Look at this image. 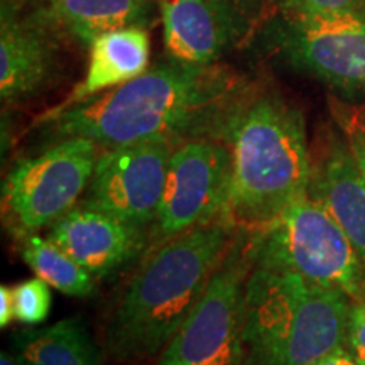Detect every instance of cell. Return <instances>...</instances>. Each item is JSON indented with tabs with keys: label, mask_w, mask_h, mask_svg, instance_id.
I'll list each match as a JSON object with an SVG mask.
<instances>
[{
	"label": "cell",
	"mask_w": 365,
	"mask_h": 365,
	"mask_svg": "<svg viewBox=\"0 0 365 365\" xmlns=\"http://www.w3.org/2000/svg\"><path fill=\"white\" fill-rule=\"evenodd\" d=\"M282 6L318 12L360 11L365 9V0H282Z\"/></svg>",
	"instance_id": "7402d4cb"
},
{
	"label": "cell",
	"mask_w": 365,
	"mask_h": 365,
	"mask_svg": "<svg viewBox=\"0 0 365 365\" xmlns=\"http://www.w3.org/2000/svg\"><path fill=\"white\" fill-rule=\"evenodd\" d=\"M272 44L296 71L349 102L365 100V9L318 12L282 6Z\"/></svg>",
	"instance_id": "52a82bcc"
},
{
	"label": "cell",
	"mask_w": 365,
	"mask_h": 365,
	"mask_svg": "<svg viewBox=\"0 0 365 365\" xmlns=\"http://www.w3.org/2000/svg\"><path fill=\"white\" fill-rule=\"evenodd\" d=\"M237 230L222 218L145 250L105 328V352L113 362L161 355L202 299Z\"/></svg>",
	"instance_id": "7a4b0ae2"
},
{
	"label": "cell",
	"mask_w": 365,
	"mask_h": 365,
	"mask_svg": "<svg viewBox=\"0 0 365 365\" xmlns=\"http://www.w3.org/2000/svg\"><path fill=\"white\" fill-rule=\"evenodd\" d=\"M0 365H21V364L17 362V359L14 357L12 354L2 352L0 354Z\"/></svg>",
	"instance_id": "d4e9b609"
},
{
	"label": "cell",
	"mask_w": 365,
	"mask_h": 365,
	"mask_svg": "<svg viewBox=\"0 0 365 365\" xmlns=\"http://www.w3.org/2000/svg\"><path fill=\"white\" fill-rule=\"evenodd\" d=\"M333 124L345 137L350 153L357 163L360 175L365 181V103H355L349 100L328 98Z\"/></svg>",
	"instance_id": "d6986e66"
},
{
	"label": "cell",
	"mask_w": 365,
	"mask_h": 365,
	"mask_svg": "<svg viewBox=\"0 0 365 365\" xmlns=\"http://www.w3.org/2000/svg\"><path fill=\"white\" fill-rule=\"evenodd\" d=\"M48 237L95 279L103 281L145 254L150 230L76 205L48 228Z\"/></svg>",
	"instance_id": "8fae6325"
},
{
	"label": "cell",
	"mask_w": 365,
	"mask_h": 365,
	"mask_svg": "<svg viewBox=\"0 0 365 365\" xmlns=\"http://www.w3.org/2000/svg\"><path fill=\"white\" fill-rule=\"evenodd\" d=\"M262 230H237L198 304L159 355L158 365H240L245 298Z\"/></svg>",
	"instance_id": "5b68a950"
},
{
	"label": "cell",
	"mask_w": 365,
	"mask_h": 365,
	"mask_svg": "<svg viewBox=\"0 0 365 365\" xmlns=\"http://www.w3.org/2000/svg\"><path fill=\"white\" fill-rule=\"evenodd\" d=\"M12 298L14 314L22 325H39L51 312V286L38 276L14 286Z\"/></svg>",
	"instance_id": "ffe728a7"
},
{
	"label": "cell",
	"mask_w": 365,
	"mask_h": 365,
	"mask_svg": "<svg viewBox=\"0 0 365 365\" xmlns=\"http://www.w3.org/2000/svg\"><path fill=\"white\" fill-rule=\"evenodd\" d=\"M163 36L173 61L210 66L242 29L237 0H159Z\"/></svg>",
	"instance_id": "4fadbf2b"
},
{
	"label": "cell",
	"mask_w": 365,
	"mask_h": 365,
	"mask_svg": "<svg viewBox=\"0 0 365 365\" xmlns=\"http://www.w3.org/2000/svg\"><path fill=\"white\" fill-rule=\"evenodd\" d=\"M352 299L298 272L255 261L240 365H312L345 345Z\"/></svg>",
	"instance_id": "277c9868"
},
{
	"label": "cell",
	"mask_w": 365,
	"mask_h": 365,
	"mask_svg": "<svg viewBox=\"0 0 365 365\" xmlns=\"http://www.w3.org/2000/svg\"><path fill=\"white\" fill-rule=\"evenodd\" d=\"M257 259L365 299V269L349 237L308 193L262 230Z\"/></svg>",
	"instance_id": "8992f818"
},
{
	"label": "cell",
	"mask_w": 365,
	"mask_h": 365,
	"mask_svg": "<svg viewBox=\"0 0 365 365\" xmlns=\"http://www.w3.org/2000/svg\"><path fill=\"white\" fill-rule=\"evenodd\" d=\"M33 16L21 19L6 2L0 19V98L16 105L38 97L56 78L58 46Z\"/></svg>",
	"instance_id": "5bb4252c"
},
{
	"label": "cell",
	"mask_w": 365,
	"mask_h": 365,
	"mask_svg": "<svg viewBox=\"0 0 365 365\" xmlns=\"http://www.w3.org/2000/svg\"><path fill=\"white\" fill-rule=\"evenodd\" d=\"M12 355L21 365H103L102 350L80 317L16 331Z\"/></svg>",
	"instance_id": "e0dca14e"
},
{
	"label": "cell",
	"mask_w": 365,
	"mask_h": 365,
	"mask_svg": "<svg viewBox=\"0 0 365 365\" xmlns=\"http://www.w3.org/2000/svg\"><path fill=\"white\" fill-rule=\"evenodd\" d=\"M249 90L227 68L171 59L97 97L46 112L39 127L53 143L83 137L100 149L150 139L222 140L228 118Z\"/></svg>",
	"instance_id": "6da1fadb"
},
{
	"label": "cell",
	"mask_w": 365,
	"mask_h": 365,
	"mask_svg": "<svg viewBox=\"0 0 365 365\" xmlns=\"http://www.w3.org/2000/svg\"><path fill=\"white\" fill-rule=\"evenodd\" d=\"M312 365H359L357 360L354 359V355L349 352L346 346H339V349L331 350L327 355H323L322 359H318L317 362Z\"/></svg>",
	"instance_id": "603a6c76"
},
{
	"label": "cell",
	"mask_w": 365,
	"mask_h": 365,
	"mask_svg": "<svg viewBox=\"0 0 365 365\" xmlns=\"http://www.w3.org/2000/svg\"><path fill=\"white\" fill-rule=\"evenodd\" d=\"M345 346L359 365H365V299L350 304Z\"/></svg>",
	"instance_id": "44dd1931"
},
{
	"label": "cell",
	"mask_w": 365,
	"mask_h": 365,
	"mask_svg": "<svg viewBox=\"0 0 365 365\" xmlns=\"http://www.w3.org/2000/svg\"><path fill=\"white\" fill-rule=\"evenodd\" d=\"M19 242L22 261L53 289L73 298H88L95 294L97 279L48 235H26Z\"/></svg>",
	"instance_id": "ac0fdd59"
},
{
	"label": "cell",
	"mask_w": 365,
	"mask_h": 365,
	"mask_svg": "<svg viewBox=\"0 0 365 365\" xmlns=\"http://www.w3.org/2000/svg\"><path fill=\"white\" fill-rule=\"evenodd\" d=\"M93 140L71 137L17 161L2 182L7 225L19 239L51 228L78 205L97 164Z\"/></svg>",
	"instance_id": "ba28073f"
},
{
	"label": "cell",
	"mask_w": 365,
	"mask_h": 365,
	"mask_svg": "<svg viewBox=\"0 0 365 365\" xmlns=\"http://www.w3.org/2000/svg\"><path fill=\"white\" fill-rule=\"evenodd\" d=\"M230 193L232 153L228 144L213 137L181 143L171 156L148 249L191 228L230 218Z\"/></svg>",
	"instance_id": "9c48e42d"
},
{
	"label": "cell",
	"mask_w": 365,
	"mask_h": 365,
	"mask_svg": "<svg viewBox=\"0 0 365 365\" xmlns=\"http://www.w3.org/2000/svg\"><path fill=\"white\" fill-rule=\"evenodd\" d=\"M308 195L335 218L365 269V181L336 125L312 145Z\"/></svg>",
	"instance_id": "7c38bea8"
},
{
	"label": "cell",
	"mask_w": 365,
	"mask_h": 365,
	"mask_svg": "<svg viewBox=\"0 0 365 365\" xmlns=\"http://www.w3.org/2000/svg\"><path fill=\"white\" fill-rule=\"evenodd\" d=\"M149 0H43L36 21L54 34L90 46L100 36L148 21Z\"/></svg>",
	"instance_id": "2e32d148"
},
{
	"label": "cell",
	"mask_w": 365,
	"mask_h": 365,
	"mask_svg": "<svg viewBox=\"0 0 365 365\" xmlns=\"http://www.w3.org/2000/svg\"><path fill=\"white\" fill-rule=\"evenodd\" d=\"M149 65V36L143 27H125L100 36L90 44L85 78L54 110L97 97L137 78Z\"/></svg>",
	"instance_id": "9a60e30c"
},
{
	"label": "cell",
	"mask_w": 365,
	"mask_h": 365,
	"mask_svg": "<svg viewBox=\"0 0 365 365\" xmlns=\"http://www.w3.org/2000/svg\"><path fill=\"white\" fill-rule=\"evenodd\" d=\"M222 140L232 153L228 217L237 227L264 230L308 193L307 122L279 93L250 88L228 118Z\"/></svg>",
	"instance_id": "3957f363"
},
{
	"label": "cell",
	"mask_w": 365,
	"mask_h": 365,
	"mask_svg": "<svg viewBox=\"0 0 365 365\" xmlns=\"http://www.w3.org/2000/svg\"><path fill=\"white\" fill-rule=\"evenodd\" d=\"M12 319H16V314H14L12 289L7 286H2L0 287V327H9L12 323Z\"/></svg>",
	"instance_id": "cb8c5ba5"
},
{
	"label": "cell",
	"mask_w": 365,
	"mask_h": 365,
	"mask_svg": "<svg viewBox=\"0 0 365 365\" xmlns=\"http://www.w3.org/2000/svg\"><path fill=\"white\" fill-rule=\"evenodd\" d=\"M180 144L171 139H150L100 149L78 205L150 230L163 200L171 156Z\"/></svg>",
	"instance_id": "30bf717a"
}]
</instances>
